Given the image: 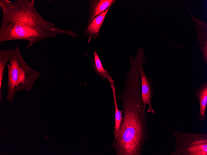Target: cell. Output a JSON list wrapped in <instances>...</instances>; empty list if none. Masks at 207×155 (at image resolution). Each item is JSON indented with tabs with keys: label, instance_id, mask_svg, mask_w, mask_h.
Returning a JSON list of instances; mask_svg holds the SVG:
<instances>
[{
	"label": "cell",
	"instance_id": "6da1fadb",
	"mask_svg": "<svg viewBox=\"0 0 207 155\" xmlns=\"http://www.w3.org/2000/svg\"><path fill=\"white\" fill-rule=\"evenodd\" d=\"M120 95L122 119L111 146L116 155H142L149 140L147 113L142 97L140 72L143 65L132 61Z\"/></svg>",
	"mask_w": 207,
	"mask_h": 155
},
{
	"label": "cell",
	"instance_id": "7a4b0ae2",
	"mask_svg": "<svg viewBox=\"0 0 207 155\" xmlns=\"http://www.w3.org/2000/svg\"><path fill=\"white\" fill-rule=\"evenodd\" d=\"M34 0H16L14 2L0 0L2 21L0 27V43L23 40L28 48L47 38L63 33L76 38L74 31L60 29L43 18L36 10Z\"/></svg>",
	"mask_w": 207,
	"mask_h": 155
},
{
	"label": "cell",
	"instance_id": "3957f363",
	"mask_svg": "<svg viewBox=\"0 0 207 155\" xmlns=\"http://www.w3.org/2000/svg\"><path fill=\"white\" fill-rule=\"evenodd\" d=\"M8 93L6 99L11 102L15 94L22 90L29 92L42 73L30 67L24 59L20 48L16 45L13 49L7 64Z\"/></svg>",
	"mask_w": 207,
	"mask_h": 155
},
{
	"label": "cell",
	"instance_id": "277c9868",
	"mask_svg": "<svg viewBox=\"0 0 207 155\" xmlns=\"http://www.w3.org/2000/svg\"><path fill=\"white\" fill-rule=\"evenodd\" d=\"M176 145L170 155H207V133L191 134L173 130Z\"/></svg>",
	"mask_w": 207,
	"mask_h": 155
},
{
	"label": "cell",
	"instance_id": "5b68a950",
	"mask_svg": "<svg viewBox=\"0 0 207 155\" xmlns=\"http://www.w3.org/2000/svg\"><path fill=\"white\" fill-rule=\"evenodd\" d=\"M140 76L141 82L142 97L144 107L148 105V108L147 110V113L155 114L153 109L152 101L154 92V86L151 78L148 76L144 71L143 67L141 69Z\"/></svg>",
	"mask_w": 207,
	"mask_h": 155
},
{
	"label": "cell",
	"instance_id": "8992f818",
	"mask_svg": "<svg viewBox=\"0 0 207 155\" xmlns=\"http://www.w3.org/2000/svg\"><path fill=\"white\" fill-rule=\"evenodd\" d=\"M111 6H110L105 11L95 18L90 23L87 25L83 31V36H89V38H91L95 39L100 38L101 27L104 22L107 13Z\"/></svg>",
	"mask_w": 207,
	"mask_h": 155
},
{
	"label": "cell",
	"instance_id": "52a82bcc",
	"mask_svg": "<svg viewBox=\"0 0 207 155\" xmlns=\"http://www.w3.org/2000/svg\"><path fill=\"white\" fill-rule=\"evenodd\" d=\"M115 0H90L88 1V19L87 25L96 17L105 11L112 6Z\"/></svg>",
	"mask_w": 207,
	"mask_h": 155
},
{
	"label": "cell",
	"instance_id": "ba28073f",
	"mask_svg": "<svg viewBox=\"0 0 207 155\" xmlns=\"http://www.w3.org/2000/svg\"><path fill=\"white\" fill-rule=\"evenodd\" d=\"M195 96L199 104V113L198 120L203 122L206 118L205 114L207 105V82L197 87L195 90Z\"/></svg>",
	"mask_w": 207,
	"mask_h": 155
},
{
	"label": "cell",
	"instance_id": "9c48e42d",
	"mask_svg": "<svg viewBox=\"0 0 207 155\" xmlns=\"http://www.w3.org/2000/svg\"><path fill=\"white\" fill-rule=\"evenodd\" d=\"M92 66L96 75H98L103 80L106 78L109 82L114 84V80L112 79V77L110 75V73L104 68L96 51L94 52Z\"/></svg>",
	"mask_w": 207,
	"mask_h": 155
},
{
	"label": "cell",
	"instance_id": "30bf717a",
	"mask_svg": "<svg viewBox=\"0 0 207 155\" xmlns=\"http://www.w3.org/2000/svg\"><path fill=\"white\" fill-rule=\"evenodd\" d=\"M13 49L0 51V101H2L1 88L5 69L10 58Z\"/></svg>",
	"mask_w": 207,
	"mask_h": 155
},
{
	"label": "cell",
	"instance_id": "8fae6325",
	"mask_svg": "<svg viewBox=\"0 0 207 155\" xmlns=\"http://www.w3.org/2000/svg\"><path fill=\"white\" fill-rule=\"evenodd\" d=\"M111 86L113 94V96L115 110V125L114 132V135L117 134L120 128L122 119V110H119L117 106L116 97V88L114 84H111Z\"/></svg>",
	"mask_w": 207,
	"mask_h": 155
}]
</instances>
